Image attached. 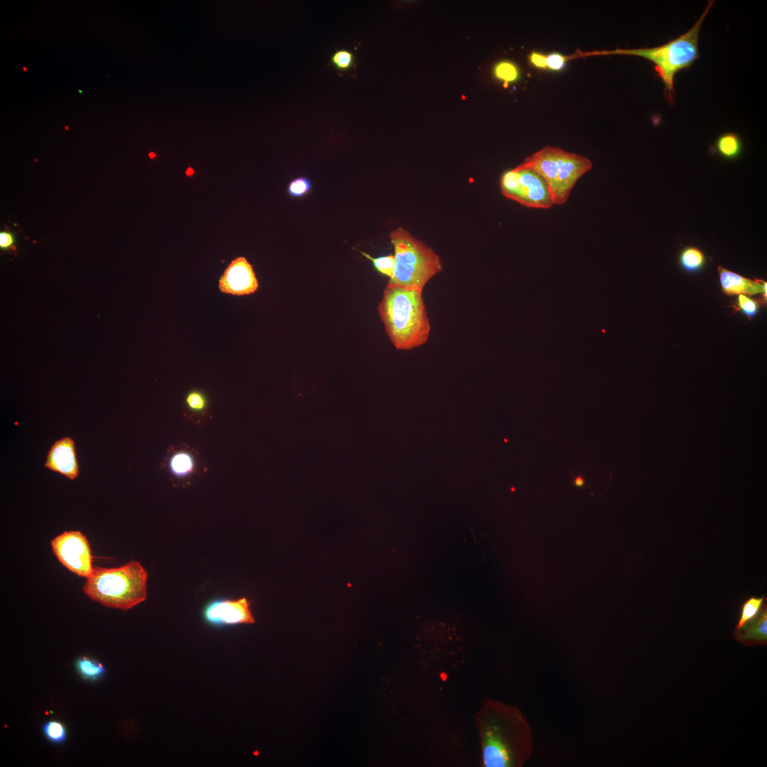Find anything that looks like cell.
Here are the masks:
<instances>
[{
  "instance_id": "1",
  "label": "cell",
  "mask_w": 767,
  "mask_h": 767,
  "mask_svg": "<svg viewBox=\"0 0 767 767\" xmlns=\"http://www.w3.org/2000/svg\"><path fill=\"white\" fill-rule=\"evenodd\" d=\"M484 767H523L534 752L532 728L517 707L485 701L475 717Z\"/></svg>"
},
{
  "instance_id": "2",
  "label": "cell",
  "mask_w": 767,
  "mask_h": 767,
  "mask_svg": "<svg viewBox=\"0 0 767 767\" xmlns=\"http://www.w3.org/2000/svg\"><path fill=\"white\" fill-rule=\"evenodd\" d=\"M422 293L390 284L384 291L378 312L397 350H413L428 341L431 325Z\"/></svg>"
},
{
  "instance_id": "3",
  "label": "cell",
  "mask_w": 767,
  "mask_h": 767,
  "mask_svg": "<svg viewBox=\"0 0 767 767\" xmlns=\"http://www.w3.org/2000/svg\"><path fill=\"white\" fill-rule=\"evenodd\" d=\"M714 1H710L705 11L687 33L667 44L651 48H617L596 53L598 55H626L644 58L654 65V70L665 85V97L670 105L675 100V77L683 70L692 66L699 58V35L705 18Z\"/></svg>"
},
{
  "instance_id": "4",
  "label": "cell",
  "mask_w": 767,
  "mask_h": 767,
  "mask_svg": "<svg viewBox=\"0 0 767 767\" xmlns=\"http://www.w3.org/2000/svg\"><path fill=\"white\" fill-rule=\"evenodd\" d=\"M148 575L147 570L136 561L118 568L96 567L83 591L104 606L128 611L147 599Z\"/></svg>"
},
{
  "instance_id": "5",
  "label": "cell",
  "mask_w": 767,
  "mask_h": 767,
  "mask_svg": "<svg viewBox=\"0 0 767 767\" xmlns=\"http://www.w3.org/2000/svg\"><path fill=\"white\" fill-rule=\"evenodd\" d=\"M395 249V269L390 285L423 291L427 283L443 270L440 257L402 228L390 234Z\"/></svg>"
},
{
  "instance_id": "6",
  "label": "cell",
  "mask_w": 767,
  "mask_h": 767,
  "mask_svg": "<svg viewBox=\"0 0 767 767\" xmlns=\"http://www.w3.org/2000/svg\"><path fill=\"white\" fill-rule=\"evenodd\" d=\"M549 185L554 205L567 202L575 183L593 168L587 157L546 146L523 163Z\"/></svg>"
},
{
  "instance_id": "7",
  "label": "cell",
  "mask_w": 767,
  "mask_h": 767,
  "mask_svg": "<svg viewBox=\"0 0 767 767\" xmlns=\"http://www.w3.org/2000/svg\"><path fill=\"white\" fill-rule=\"evenodd\" d=\"M503 195L524 206L549 209L554 204L550 188L536 171L523 163L505 172L500 183Z\"/></svg>"
},
{
  "instance_id": "8",
  "label": "cell",
  "mask_w": 767,
  "mask_h": 767,
  "mask_svg": "<svg viewBox=\"0 0 767 767\" xmlns=\"http://www.w3.org/2000/svg\"><path fill=\"white\" fill-rule=\"evenodd\" d=\"M51 548L59 561L80 577L89 578L93 572V556L87 536L79 531L65 532L54 538Z\"/></svg>"
},
{
  "instance_id": "9",
  "label": "cell",
  "mask_w": 767,
  "mask_h": 767,
  "mask_svg": "<svg viewBox=\"0 0 767 767\" xmlns=\"http://www.w3.org/2000/svg\"><path fill=\"white\" fill-rule=\"evenodd\" d=\"M202 616L210 626L224 627L255 622L251 602L246 597L238 599L216 598L204 606Z\"/></svg>"
},
{
  "instance_id": "10",
  "label": "cell",
  "mask_w": 767,
  "mask_h": 767,
  "mask_svg": "<svg viewBox=\"0 0 767 767\" xmlns=\"http://www.w3.org/2000/svg\"><path fill=\"white\" fill-rule=\"evenodd\" d=\"M259 283L253 265L244 257L233 260L219 280V289L233 296H248L255 293Z\"/></svg>"
},
{
  "instance_id": "11",
  "label": "cell",
  "mask_w": 767,
  "mask_h": 767,
  "mask_svg": "<svg viewBox=\"0 0 767 767\" xmlns=\"http://www.w3.org/2000/svg\"><path fill=\"white\" fill-rule=\"evenodd\" d=\"M44 467L70 480L77 479L80 465L73 438L66 436L55 442L48 452Z\"/></svg>"
},
{
  "instance_id": "12",
  "label": "cell",
  "mask_w": 767,
  "mask_h": 767,
  "mask_svg": "<svg viewBox=\"0 0 767 767\" xmlns=\"http://www.w3.org/2000/svg\"><path fill=\"white\" fill-rule=\"evenodd\" d=\"M719 273L721 290L728 296L762 294L766 297V282L764 281L748 279L723 267H719Z\"/></svg>"
},
{
  "instance_id": "13",
  "label": "cell",
  "mask_w": 767,
  "mask_h": 767,
  "mask_svg": "<svg viewBox=\"0 0 767 767\" xmlns=\"http://www.w3.org/2000/svg\"><path fill=\"white\" fill-rule=\"evenodd\" d=\"M736 640L747 647L767 644V607L765 604L761 612L741 628L735 629Z\"/></svg>"
},
{
  "instance_id": "14",
  "label": "cell",
  "mask_w": 767,
  "mask_h": 767,
  "mask_svg": "<svg viewBox=\"0 0 767 767\" xmlns=\"http://www.w3.org/2000/svg\"><path fill=\"white\" fill-rule=\"evenodd\" d=\"M167 467L174 478L185 480L197 472V459L190 451L178 449L169 455Z\"/></svg>"
},
{
  "instance_id": "15",
  "label": "cell",
  "mask_w": 767,
  "mask_h": 767,
  "mask_svg": "<svg viewBox=\"0 0 767 767\" xmlns=\"http://www.w3.org/2000/svg\"><path fill=\"white\" fill-rule=\"evenodd\" d=\"M716 147L719 155L724 159L732 160L741 155L743 150V141L737 134L724 133L716 141Z\"/></svg>"
},
{
  "instance_id": "16",
  "label": "cell",
  "mask_w": 767,
  "mask_h": 767,
  "mask_svg": "<svg viewBox=\"0 0 767 767\" xmlns=\"http://www.w3.org/2000/svg\"><path fill=\"white\" fill-rule=\"evenodd\" d=\"M75 667L82 678L93 683L103 678L106 674L105 667L100 662L87 656L77 659Z\"/></svg>"
},
{
  "instance_id": "17",
  "label": "cell",
  "mask_w": 767,
  "mask_h": 767,
  "mask_svg": "<svg viewBox=\"0 0 767 767\" xmlns=\"http://www.w3.org/2000/svg\"><path fill=\"white\" fill-rule=\"evenodd\" d=\"M678 260L680 267L691 273L700 271L706 262L703 253L694 246L683 249L680 253Z\"/></svg>"
},
{
  "instance_id": "18",
  "label": "cell",
  "mask_w": 767,
  "mask_h": 767,
  "mask_svg": "<svg viewBox=\"0 0 767 767\" xmlns=\"http://www.w3.org/2000/svg\"><path fill=\"white\" fill-rule=\"evenodd\" d=\"M208 406V398L203 392L192 390L187 394L186 408L192 416L201 417L205 415L207 413Z\"/></svg>"
},
{
  "instance_id": "19",
  "label": "cell",
  "mask_w": 767,
  "mask_h": 767,
  "mask_svg": "<svg viewBox=\"0 0 767 767\" xmlns=\"http://www.w3.org/2000/svg\"><path fill=\"white\" fill-rule=\"evenodd\" d=\"M764 602V595L761 597L752 596L748 599L742 606L741 617H739L735 629L741 628L746 623L758 615L765 604Z\"/></svg>"
},
{
  "instance_id": "20",
  "label": "cell",
  "mask_w": 767,
  "mask_h": 767,
  "mask_svg": "<svg viewBox=\"0 0 767 767\" xmlns=\"http://www.w3.org/2000/svg\"><path fill=\"white\" fill-rule=\"evenodd\" d=\"M43 733L48 741L55 745H62L67 741V730L64 725L57 721H50L44 724Z\"/></svg>"
},
{
  "instance_id": "21",
  "label": "cell",
  "mask_w": 767,
  "mask_h": 767,
  "mask_svg": "<svg viewBox=\"0 0 767 767\" xmlns=\"http://www.w3.org/2000/svg\"><path fill=\"white\" fill-rule=\"evenodd\" d=\"M331 62L339 71L350 70L354 63V53L348 49L337 50L332 56Z\"/></svg>"
},
{
  "instance_id": "22",
  "label": "cell",
  "mask_w": 767,
  "mask_h": 767,
  "mask_svg": "<svg viewBox=\"0 0 767 767\" xmlns=\"http://www.w3.org/2000/svg\"><path fill=\"white\" fill-rule=\"evenodd\" d=\"M363 254L372 262L375 269L378 272L381 273V275L383 276L388 277L390 280L392 278L395 264L394 255L373 258L366 253Z\"/></svg>"
},
{
  "instance_id": "23",
  "label": "cell",
  "mask_w": 767,
  "mask_h": 767,
  "mask_svg": "<svg viewBox=\"0 0 767 767\" xmlns=\"http://www.w3.org/2000/svg\"><path fill=\"white\" fill-rule=\"evenodd\" d=\"M494 72L496 77L505 84L512 83L518 78L517 67L509 62H503L498 64L496 66Z\"/></svg>"
},
{
  "instance_id": "24",
  "label": "cell",
  "mask_w": 767,
  "mask_h": 767,
  "mask_svg": "<svg viewBox=\"0 0 767 767\" xmlns=\"http://www.w3.org/2000/svg\"><path fill=\"white\" fill-rule=\"evenodd\" d=\"M312 188V181L306 177H298L290 182L288 186L289 195L294 198H301L307 195Z\"/></svg>"
},
{
  "instance_id": "25",
  "label": "cell",
  "mask_w": 767,
  "mask_h": 767,
  "mask_svg": "<svg viewBox=\"0 0 767 767\" xmlns=\"http://www.w3.org/2000/svg\"><path fill=\"white\" fill-rule=\"evenodd\" d=\"M737 307L748 318L752 319L757 315L760 305L758 301L741 294L738 296Z\"/></svg>"
},
{
  "instance_id": "26",
  "label": "cell",
  "mask_w": 767,
  "mask_h": 767,
  "mask_svg": "<svg viewBox=\"0 0 767 767\" xmlns=\"http://www.w3.org/2000/svg\"><path fill=\"white\" fill-rule=\"evenodd\" d=\"M568 60L569 58H567L566 57L563 56V55H561L560 53H554L550 55H547V69H549L554 71H562L564 69L566 63Z\"/></svg>"
},
{
  "instance_id": "27",
  "label": "cell",
  "mask_w": 767,
  "mask_h": 767,
  "mask_svg": "<svg viewBox=\"0 0 767 767\" xmlns=\"http://www.w3.org/2000/svg\"><path fill=\"white\" fill-rule=\"evenodd\" d=\"M15 243V236L10 231H4L0 233V249L3 251H8L12 248Z\"/></svg>"
},
{
  "instance_id": "28",
  "label": "cell",
  "mask_w": 767,
  "mask_h": 767,
  "mask_svg": "<svg viewBox=\"0 0 767 767\" xmlns=\"http://www.w3.org/2000/svg\"><path fill=\"white\" fill-rule=\"evenodd\" d=\"M546 55L534 51L530 55V62L532 65L539 69H547Z\"/></svg>"
},
{
  "instance_id": "29",
  "label": "cell",
  "mask_w": 767,
  "mask_h": 767,
  "mask_svg": "<svg viewBox=\"0 0 767 767\" xmlns=\"http://www.w3.org/2000/svg\"><path fill=\"white\" fill-rule=\"evenodd\" d=\"M23 69H24V71L25 72H26V71H27V69H26V68H25V67H24V68H23Z\"/></svg>"
}]
</instances>
